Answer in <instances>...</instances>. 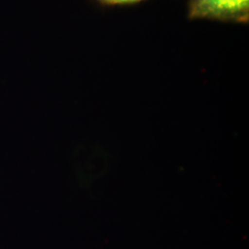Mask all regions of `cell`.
<instances>
[{
	"instance_id": "2",
	"label": "cell",
	"mask_w": 249,
	"mask_h": 249,
	"mask_svg": "<svg viewBox=\"0 0 249 249\" xmlns=\"http://www.w3.org/2000/svg\"><path fill=\"white\" fill-rule=\"evenodd\" d=\"M98 1L105 5H124V4L137 3L142 0H98Z\"/></svg>"
},
{
	"instance_id": "1",
	"label": "cell",
	"mask_w": 249,
	"mask_h": 249,
	"mask_svg": "<svg viewBox=\"0 0 249 249\" xmlns=\"http://www.w3.org/2000/svg\"><path fill=\"white\" fill-rule=\"evenodd\" d=\"M188 16L190 18L248 22L249 0H189Z\"/></svg>"
}]
</instances>
